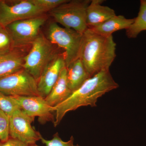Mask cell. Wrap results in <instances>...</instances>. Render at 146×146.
I'll list each match as a JSON object with an SVG mask.
<instances>
[{
    "mask_svg": "<svg viewBox=\"0 0 146 146\" xmlns=\"http://www.w3.org/2000/svg\"><path fill=\"white\" fill-rule=\"evenodd\" d=\"M66 68L68 86L72 92L91 77L80 58L73 61Z\"/></svg>",
    "mask_w": 146,
    "mask_h": 146,
    "instance_id": "15",
    "label": "cell"
},
{
    "mask_svg": "<svg viewBox=\"0 0 146 146\" xmlns=\"http://www.w3.org/2000/svg\"><path fill=\"white\" fill-rule=\"evenodd\" d=\"M28 146H40L36 145V144H32V145H29Z\"/></svg>",
    "mask_w": 146,
    "mask_h": 146,
    "instance_id": "24",
    "label": "cell"
},
{
    "mask_svg": "<svg viewBox=\"0 0 146 146\" xmlns=\"http://www.w3.org/2000/svg\"><path fill=\"white\" fill-rule=\"evenodd\" d=\"M83 34L62 27L52 22L47 29L46 37L52 44L63 50L66 68L79 57Z\"/></svg>",
    "mask_w": 146,
    "mask_h": 146,
    "instance_id": "4",
    "label": "cell"
},
{
    "mask_svg": "<svg viewBox=\"0 0 146 146\" xmlns=\"http://www.w3.org/2000/svg\"><path fill=\"white\" fill-rule=\"evenodd\" d=\"M47 19L45 14L16 21L5 27L16 47L30 46L40 34V29Z\"/></svg>",
    "mask_w": 146,
    "mask_h": 146,
    "instance_id": "8",
    "label": "cell"
},
{
    "mask_svg": "<svg viewBox=\"0 0 146 146\" xmlns=\"http://www.w3.org/2000/svg\"><path fill=\"white\" fill-rule=\"evenodd\" d=\"M65 67L66 63L63 53H58L47 64L37 81L40 96L45 98L48 96Z\"/></svg>",
    "mask_w": 146,
    "mask_h": 146,
    "instance_id": "11",
    "label": "cell"
},
{
    "mask_svg": "<svg viewBox=\"0 0 146 146\" xmlns=\"http://www.w3.org/2000/svg\"><path fill=\"white\" fill-rule=\"evenodd\" d=\"M135 18L127 19L122 15L113 16L104 23L94 27L89 28L98 34L105 36L112 35L115 32L127 29L133 23Z\"/></svg>",
    "mask_w": 146,
    "mask_h": 146,
    "instance_id": "16",
    "label": "cell"
},
{
    "mask_svg": "<svg viewBox=\"0 0 146 146\" xmlns=\"http://www.w3.org/2000/svg\"><path fill=\"white\" fill-rule=\"evenodd\" d=\"M53 44L42 32L32 43L25 58L23 69L38 81L47 64L58 53Z\"/></svg>",
    "mask_w": 146,
    "mask_h": 146,
    "instance_id": "5",
    "label": "cell"
},
{
    "mask_svg": "<svg viewBox=\"0 0 146 146\" xmlns=\"http://www.w3.org/2000/svg\"><path fill=\"white\" fill-rule=\"evenodd\" d=\"M21 109L15 98L0 92V110L9 117L16 110Z\"/></svg>",
    "mask_w": 146,
    "mask_h": 146,
    "instance_id": "18",
    "label": "cell"
},
{
    "mask_svg": "<svg viewBox=\"0 0 146 146\" xmlns=\"http://www.w3.org/2000/svg\"><path fill=\"white\" fill-rule=\"evenodd\" d=\"M16 47L7 29L0 25V54L8 52Z\"/></svg>",
    "mask_w": 146,
    "mask_h": 146,
    "instance_id": "19",
    "label": "cell"
},
{
    "mask_svg": "<svg viewBox=\"0 0 146 146\" xmlns=\"http://www.w3.org/2000/svg\"><path fill=\"white\" fill-rule=\"evenodd\" d=\"M119 85L112 78L110 70H104L88 79L72 93L63 102L54 106V125H58L68 112L82 106H96L98 99L106 93L117 89Z\"/></svg>",
    "mask_w": 146,
    "mask_h": 146,
    "instance_id": "1",
    "label": "cell"
},
{
    "mask_svg": "<svg viewBox=\"0 0 146 146\" xmlns=\"http://www.w3.org/2000/svg\"><path fill=\"white\" fill-rule=\"evenodd\" d=\"M31 45L15 47L0 54V79L23 69L25 58Z\"/></svg>",
    "mask_w": 146,
    "mask_h": 146,
    "instance_id": "12",
    "label": "cell"
},
{
    "mask_svg": "<svg viewBox=\"0 0 146 146\" xmlns=\"http://www.w3.org/2000/svg\"><path fill=\"white\" fill-rule=\"evenodd\" d=\"M35 4L49 11L68 0H31Z\"/></svg>",
    "mask_w": 146,
    "mask_h": 146,
    "instance_id": "22",
    "label": "cell"
},
{
    "mask_svg": "<svg viewBox=\"0 0 146 146\" xmlns=\"http://www.w3.org/2000/svg\"><path fill=\"white\" fill-rule=\"evenodd\" d=\"M19 104L21 109L32 118H38L42 124L54 121V107L47 103L44 98L40 96H13Z\"/></svg>",
    "mask_w": 146,
    "mask_h": 146,
    "instance_id": "10",
    "label": "cell"
},
{
    "mask_svg": "<svg viewBox=\"0 0 146 146\" xmlns=\"http://www.w3.org/2000/svg\"><path fill=\"white\" fill-rule=\"evenodd\" d=\"M146 2V0H145Z\"/></svg>",
    "mask_w": 146,
    "mask_h": 146,
    "instance_id": "25",
    "label": "cell"
},
{
    "mask_svg": "<svg viewBox=\"0 0 146 146\" xmlns=\"http://www.w3.org/2000/svg\"><path fill=\"white\" fill-rule=\"evenodd\" d=\"M45 9L31 0H0V25L6 27L16 21L45 15Z\"/></svg>",
    "mask_w": 146,
    "mask_h": 146,
    "instance_id": "6",
    "label": "cell"
},
{
    "mask_svg": "<svg viewBox=\"0 0 146 146\" xmlns=\"http://www.w3.org/2000/svg\"><path fill=\"white\" fill-rule=\"evenodd\" d=\"M112 35L105 36L88 28L82 36L79 57L90 76L110 70L116 55Z\"/></svg>",
    "mask_w": 146,
    "mask_h": 146,
    "instance_id": "2",
    "label": "cell"
},
{
    "mask_svg": "<svg viewBox=\"0 0 146 146\" xmlns=\"http://www.w3.org/2000/svg\"><path fill=\"white\" fill-rule=\"evenodd\" d=\"M103 0H92L86 10V24L88 28L100 25L116 15L109 7L102 5Z\"/></svg>",
    "mask_w": 146,
    "mask_h": 146,
    "instance_id": "13",
    "label": "cell"
},
{
    "mask_svg": "<svg viewBox=\"0 0 146 146\" xmlns=\"http://www.w3.org/2000/svg\"><path fill=\"white\" fill-rule=\"evenodd\" d=\"M9 136V117L0 110V141L5 142Z\"/></svg>",
    "mask_w": 146,
    "mask_h": 146,
    "instance_id": "21",
    "label": "cell"
},
{
    "mask_svg": "<svg viewBox=\"0 0 146 146\" xmlns=\"http://www.w3.org/2000/svg\"><path fill=\"white\" fill-rule=\"evenodd\" d=\"M72 91L68 87L67 79V68H63L58 79L45 100L47 103L54 107L63 102L70 96Z\"/></svg>",
    "mask_w": 146,
    "mask_h": 146,
    "instance_id": "14",
    "label": "cell"
},
{
    "mask_svg": "<svg viewBox=\"0 0 146 146\" xmlns=\"http://www.w3.org/2000/svg\"><path fill=\"white\" fill-rule=\"evenodd\" d=\"M0 92L12 96H40L37 81L24 69L0 79Z\"/></svg>",
    "mask_w": 146,
    "mask_h": 146,
    "instance_id": "7",
    "label": "cell"
},
{
    "mask_svg": "<svg viewBox=\"0 0 146 146\" xmlns=\"http://www.w3.org/2000/svg\"><path fill=\"white\" fill-rule=\"evenodd\" d=\"M90 0L68 1L49 11L57 24L83 34L88 28L86 24V10Z\"/></svg>",
    "mask_w": 146,
    "mask_h": 146,
    "instance_id": "3",
    "label": "cell"
},
{
    "mask_svg": "<svg viewBox=\"0 0 146 146\" xmlns=\"http://www.w3.org/2000/svg\"><path fill=\"white\" fill-rule=\"evenodd\" d=\"M35 118L27 115L22 109L13 112L9 117L11 137L30 145L40 140L41 133L32 126Z\"/></svg>",
    "mask_w": 146,
    "mask_h": 146,
    "instance_id": "9",
    "label": "cell"
},
{
    "mask_svg": "<svg viewBox=\"0 0 146 146\" xmlns=\"http://www.w3.org/2000/svg\"><path fill=\"white\" fill-rule=\"evenodd\" d=\"M29 145L18 139L9 138L7 141L0 142V146H28Z\"/></svg>",
    "mask_w": 146,
    "mask_h": 146,
    "instance_id": "23",
    "label": "cell"
},
{
    "mask_svg": "<svg viewBox=\"0 0 146 146\" xmlns=\"http://www.w3.org/2000/svg\"><path fill=\"white\" fill-rule=\"evenodd\" d=\"M40 140L46 146H80L78 145H74V138L73 136H71L69 141L65 142L60 138L58 132L55 133L51 140H46L41 135Z\"/></svg>",
    "mask_w": 146,
    "mask_h": 146,
    "instance_id": "20",
    "label": "cell"
},
{
    "mask_svg": "<svg viewBox=\"0 0 146 146\" xmlns=\"http://www.w3.org/2000/svg\"><path fill=\"white\" fill-rule=\"evenodd\" d=\"M146 30V2L141 1L138 16L128 28L126 29V34L129 38H135L141 32Z\"/></svg>",
    "mask_w": 146,
    "mask_h": 146,
    "instance_id": "17",
    "label": "cell"
}]
</instances>
